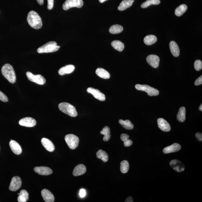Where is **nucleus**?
Returning a JSON list of instances; mask_svg holds the SVG:
<instances>
[{
	"label": "nucleus",
	"instance_id": "1",
	"mask_svg": "<svg viewBox=\"0 0 202 202\" xmlns=\"http://www.w3.org/2000/svg\"><path fill=\"white\" fill-rule=\"evenodd\" d=\"M27 21L30 26L34 29H39L42 26V19L36 12L31 11L28 13Z\"/></svg>",
	"mask_w": 202,
	"mask_h": 202
},
{
	"label": "nucleus",
	"instance_id": "2",
	"mask_svg": "<svg viewBox=\"0 0 202 202\" xmlns=\"http://www.w3.org/2000/svg\"><path fill=\"white\" fill-rule=\"evenodd\" d=\"M1 71L3 75L10 83L14 84L16 82V75L12 65L7 64L2 67Z\"/></svg>",
	"mask_w": 202,
	"mask_h": 202
},
{
	"label": "nucleus",
	"instance_id": "3",
	"mask_svg": "<svg viewBox=\"0 0 202 202\" xmlns=\"http://www.w3.org/2000/svg\"><path fill=\"white\" fill-rule=\"evenodd\" d=\"M60 48L55 41H50L37 49L39 53H49L57 51Z\"/></svg>",
	"mask_w": 202,
	"mask_h": 202
},
{
	"label": "nucleus",
	"instance_id": "4",
	"mask_svg": "<svg viewBox=\"0 0 202 202\" xmlns=\"http://www.w3.org/2000/svg\"><path fill=\"white\" fill-rule=\"evenodd\" d=\"M59 108L61 112L72 117H76L78 115L75 108L69 103L63 102L59 104Z\"/></svg>",
	"mask_w": 202,
	"mask_h": 202
},
{
	"label": "nucleus",
	"instance_id": "5",
	"mask_svg": "<svg viewBox=\"0 0 202 202\" xmlns=\"http://www.w3.org/2000/svg\"><path fill=\"white\" fill-rule=\"evenodd\" d=\"M135 88L138 90L146 92L150 96H157L159 94V91L158 89L147 85L137 84Z\"/></svg>",
	"mask_w": 202,
	"mask_h": 202
},
{
	"label": "nucleus",
	"instance_id": "6",
	"mask_svg": "<svg viewBox=\"0 0 202 202\" xmlns=\"http://www.w3.org/2000/svg\"><path fill=\"white\" fill-rule=\"evenodd\" d=\"M65 140L67 145L71 149H75L78 147L79 138L73 134H69L65 137Z\"/></svg>",
	"mask_w": 202,
	"mask_h": 202
},
{
	"label": "nucleus",
	"instance_id": "7",
	"mask_svg": "<svg viewBox=\"0 0 202 202\" xmlns=\"http://www.w3.org/2000/svg\"><path fill=\"white\" fill-rule=\"evenodd\" d=\"M84 5L82 0H66L63 3V8L64 10H67L73 7L80 8Z\"/></svg>",
	"mask_w": 202,
	"mask_h": 202
},
{
	"label": "nucleus",
	"instance_id": "8",
	"mask_svg": "<svg viewBox=\"0 0 202 202\" xmlns=\"http://www.w3.org/2000/svg\"><path fill=\"white\" fill-rule=\"evenodd\" d=\"M28 79L30 81L35 82L39 85H44L46 83V80L41 75H34L31 72H28L26 73Z\"/></svg>",
	"mask_w": 202,
	"mask_h": 202
},
{
	"label": "nucleus",
	"instance_id": "9",
	"mask_svg": "<svg viewBox=\"0 0 202 202\" xmlns=\"http://www.w3.org/2000/svg\"><path fill=\"white\" fill-rule=\"evenodd\" d=\"M22 181L19 177L15 176L12 178L10 183L9 189L12 191H16L22 186Z\"/></svg>",
	"mask_w": 202,
	"mask_h": 202
},
{
	"label": "nucleus",
	"instance_id": "10",
	"mask_svg": "<svg viewBox=\"0 0 202 202\" xmlns=\"http://www.w3.org/2000/svg\"><path fill=\"white\" fill-rule=\"evenodd\" d=\"M88 93L91 94L95 99L101 101H104L106 100L105 96L103 94L97 89L93 88H89L87 89Z\"/></svg>",
	"mask_w": 202,
	"mask_h": 202
},
{
	"label": "nucleus",
	"instance_id": "11",
	"mask_svg": "<svg viewBox=\"0 0 202 202\" xmlns=\"http://www.w3.org/2000/svg\"><path fill=\"white\" fill-rule=\"evenodd\" d=\"M19 123L22 126L31 127L35 126L36 122L34 119L31 117H26L20 120Z\"/></svg>",
	"mask_w": 202,
	"mask_h": 202
},
{
	"label": "nucleus",
	"instance_id": "12",
	"mask_svg": "<svg viewBox=\"0 0 202 202\" xmlns=\"http://www.w3.org/2000/svg\"><path fill=\"white\" fill-rule=\"evenodd\" d=\"M170 165L173 169L178 172L184 171L185 169V166L182 163L176 160L171 161L170 163Z\"/></svg>",
	"mask_w": 202,
	"mask_h": 202
},
{
	"label": "nucleus",
	"instance_id": "13",
	"mask_svg": "<svg viewBox=\"0 0 202 202\" xmlns=\"http://www.w3.org/2000/svg\"><path fill=\"white\" fill-rule=\"evenodd\" d=\"M147 63L153 68H156L159 66L160 62V58L155 55H150L147 56Z\"/></svg>",
	"mask_w": 202,
	"mask_h": 202
},
{
	"label": "nucleus",
	"instance_id": "14",
	"mask_svg": "<svg viewBox=\"0 0 202 202\" xmlns=\"http://www.w3.org/2000/svg\"><path fill=\"white\" fill-rule=\"evenodd\" d=\"M36 173L41 175L47 176L52 173V170L50 168L46 166H36L34 168Z\"/></svg>",
	"mask_w": 202,
	"mask_h": 202
},
{
	"label": "nucleus",
	"instance_id": "15",
	"mask_svg": "<svg viewBox=\"0 0 202 202\" xmlns=\"http://www.w3.org/2000/svg\"><path fill=\"white\" fill-rule=\"evenodd\" d=\"M158 126L161 130L165 132H168L171 130V127L169 123L165 119L160 118L157 120Z\"/></svg>",
	"mask_w": 202,
	"mask_h": 202
},
{
	"label": "nucleus",
	"instance_id": "16",
	"mask_svg": "<svg viewBox=\"0 0 202 202\" xmlns=\"http://www.w3.org/2000/svg\"><path fill=\"white\" fill-rule=\"evenodd\" d=\"M181 149V146L179 144L175 143L164 148L163 152L164 153L167 154V153L177 152L180 150Z\"/></svg>",
	"mask_w": 202,
	"mask_h": 202
},
{
	"label": "nucleus",
	"instance_id": "17",
	"mask_svg": "<svg viewBox=\"0 0 202 202\" xmlns=\"http://www.w3.org/2000/svg\"><path fill=\"white\" fill-rule=\"evenodd\" d=\"M9 146L13 152L17 155H20L22 153V149L19 144L15 140H11L9 142Z\"/></svg>",
	"mask_w": 202,
	"mask_h": 202
},
{
	"label": "nucleus",
	"instance_id": "18",
	"mask_svg": "<svg viewBox=\"0 0 202 202\" xmlns=\"http://www.w3.org/2000/svg\"><path fill=\"white\" fill-rule=\"evenodd\" d=\"M42 145L46 150L52 152L55 150V147L52 142L49 139L46 138H43L41 140Z\"/></svg>",
	"mask_w": 202,
	"mask_h": 202
},
{
	"label": "nucleus",
	"instance_id": "19",
	"mask_svg": "<svg viewBox=\"0 0 202 202\" xmlns=\"http://www.w3.org/2000/svg\"><path fill=\"white\" fill-rule=\"evenodd\" d=\"M41 195L44 201L46 202H53L54 197L52 193L46 189H44L41 191Z\"/></svg>",
	"mask_w": 202,
	"mask_h": 202
},
{
	"label": "nucleus",
	"instance_id": "20",
	"mask_svg": "<svg viewBox=\"0 0 202 202\" xmlns=\"http://www.w3.org/2000/svg\"><path fill=\"white\" fill-rule=\"evenodd\" d=\"M86 166L82 164L78 165L75 167L73 172V175L75 176H78L84 175L86 171Z\"/></svg>",
	"mask_w": 202,
	"mask_h": 202
},
{
	"label": "nucleus",
	"instance_id": "21",
	"mask_svg": "<svg viewBox=\"0 0 202 202\" xmlns=\"http://www.w3.org/2000/svg\"><path fill=\"white\" fill-rule=\"evenodd\" d=\"M170 48L171 53L174 56L178 57L180 55V49L178 46L175 41H172L169 44Z\"/></svg>",
	"mask_w": 202,
	"mask_h": 202
},
{
	"label": "nucleus",
	"instance_id": "22",
	"mask_svg": "<svg viewBox=\"0 0 202 202\" xmlns=\"http://www.w3.org/2000/svg\"><path fill=\"white\" fill-rule=\"evenodd\" d=\"M75 67L73 65H68L61 67L59 69V74L60 75L66 74H70L74 71Z\"/></svg>",
	"mask_w": 202,
	"mask_h": 202
},
{
	"label": "nucleus",
	"instance_id": "23",
	"mask_svg": "<svg viewBox=\"0 0 202 202\" xmlns=\"http://www.w3.org/2000/svg\"><path fill=\"white\" fill-rule=\"evenodd\" d=\"M134 2V0H123L120 4L118 9L121 11L125 10L132 6Z\"/></svg>",
	"mask_w": 202,
	"mask_h": 202
},
{
	"label": "nucleus",
	"instance_id": "24",
	"mask_svg": "<svg viewBox=\"0 0 202 202\" xmlns=\"http://www.w3.org/2000/svg\"><path fill=\"white\" fill-rule=\"evenodd\" d=\"M96 74L101 78L108 79L110 78V74L107 71L104 69L99 68L95 71Z\"/></svg>",
	"mask_w": 202,
	"mask_h": 202
},
{
	"label": "nucleus",
	"instance_id": "25",
	"mask_svg": "<svg viewBox=\"0 0 202 202\" xmlns=\"http://www.w3.org/2000/svg\"><path fill=\"white\" fill-rule=\"evenodd\" d=\"M177 119L180 122H183L186 119V108L184 107H181L179 108L177 116Z\"/></svg>",
	"mask_w": 202,
	"mask_h": 202
},
{
	"label": "nucleus",
	"instance_id": "26",
	"mask_svg": "<svg viewBox=\"0 0 202 202\" xmlns=\"http://www.w3.org/2000/svg\"><path fill=\"white\" fill-rule=\"evenodd\" d=\"M157 41L156 37L153 35L147 36L144 39V42L147 46H151V45L155 44Z\"/></svg>",
	"mask_w": 202,
	"mask_h": 202
},
{
	"label": "nucleus",
	"instance_id": "27",
	"mask_svg": "<svg viewBox=\"0 0 202 202\" xmlns=\"http://www.w3.org/2000/svg\"><path fill=\"white\" fill-rule=\"evenodd\" d=\"M188 9V7L185 4H182L176 8L175 13L176 16L178 17L181 16L186 12Z\"/></svg>",
	"mask_w": 202,
	"mask_h": 202
},
{
	"label": "nucleus",
	"instance_id": "28",
	"mask_svg": "<svg viewBox=\"0 0 202 202\" xmlns=\"http://www.w3.org/2000/svg\"><path fill=\"white\" fill-rule=\"evenodd\" d=\"M96 156L97 158L101 159L103 162H106L108 160V156L107 153L102 149L99 150L97 152Z\"/></svg>",
	"mask_w": 202,
	"mask_h": 202
},
{
	"label": "nucleus",
	"instance_id": "29",
	"mask_svg": "<svg viewBox=\"0 0 202 202\" xmlns=\"http://www.w3.org/2000/svg\"><path fill=\"white\" fill-rule=\"evenodd\" d=\"M100 133L103 135L104 137L103 138V140L104 141L107 142L110 139V129L109 127L106 126L103 128L102 131L100 132Z\"/></svg>",
	"mask_w": 202,
	"mask_h": 202
},
{
	"label": "nucleus",
	"instance_id": "30",
	"mask_svg": "<svg viewBox=\"0 0 202 202\" xmlns=\"http://www.w3.org/2000/svg\"><path fill=\"white\" fill-rule=\"evenodd\" d=\"M119 122L120 124L127 130H131L134 128V125L129 120L123 121L122 119H120Z\"/></svg>",
	"mask_w": 202,
	"mask_h": 202
},
{
	"label": "nucleus",
	"instance_id": "31",
	"mask_svg": "<svg viewBox=\"0 0 202 202\" xmlns=\"http://www.w3.org/2000/svg\"><path fill=\"white\" fill-rule=\"evenodd\" d=\"M112 47L119 51H123L124 48V45L119 41H114L111 43Z\"/></svg>",
	"mask_w": 202,
	"mask_h": 202
},
{
	"label": "nucleus",
	"instance_id": "32",
	"mask_svg": "<svg viewBox=\"0 0 202 202\" xmlns=\"http://www.w3.org/2000/svg\"><path fill=\"white\" fill-rule=\"evenodd\" d=\"M123 31V27L121 25L115 24L112 26L110 27L109 31L110 33L115 34L119 33Z\"/></svg>",
	"mask_w": 202,
	"mask_h": 202
},
{
	"label": "nucleus",
	"instance_id": "33",
	"mask_svg": "<svg viewBox=\"0 0 202 202\" xmlns=\"http://www.w3.org/2000/svg\"><path fill=\"white\" fill-rule=\"evenodd\" d=\"M160 2V0H147L142 4L141 7L143 8H147L151 5H158Z\"/></svg>",
	"mask_w": 202,
	"mask_h": 202
},
{
	"label": "nucleus",
	"instance_id": "34",
	"mask_svg": "<svg viewBox=\"0 0 202 202\" xmlns=\"http://www.w3.org/2000/svg\"><path fill=\"white\" fill-rule=\"evenodd\" d=\"M129 169V164L126 160L122 161L121 162L120 170L122 173H126Z\"/></svg>",
	"mask_w": 202,
	"mask_h": 202
},
{
	"label": "nucleus",
	"instance_id": "35",
	"mask_svg": "<svg viewBox=\"0 0 202 202\" xmlns=\"http://www.w3.org/2000/svg\"><path fill=\"white\" fill-rule=\"evenodd\" d=\"M194 68L196 71H200L202 69V62L201 60H196L194 63Z\"/></svg>",
	"mask_w": 202,
	"mask_h": 202
},
{
	"label": "nucleus",
	"instance_id": "36",
	"mask_svg": "<svg viewBox=\"0 0 202 202\" xmlns=\"http://www.w3.org/2000/svg\"><path fill=\"white\" fill-rule=\"evenodd\" d=\"M0 100L5 102H7L8 101V98L6 95L1 91H0Z\"/></svg>",
	"mask_w": 202,
	"mask_h": 202
},
{
	"label": "nucleus",
	"instance_id": "37",
	"mask_svg": "<svg viewBox=\"0 0 202 202\" xmlns=\"http://www.w3.org/2000/svg\"><path fill=\"white\" fill-rule=\"evenodd\" d=\"M19 195H21L25 198L27 200L29 199V194L25 190H22L20 192Z\"/></svg>",
	"mask_w": 202,
	"mask_h": 202
},
{
	"label": "nucleus",
	"instance_id": "38",
	"mask_svg": "<svg viewBox=\"0 0 202 202\" xmlns=\"http://www.w3.org/2000/svg\"><path fill=\"white\" fill-rule=\"evenodd\" d=\"M47 7L49 10H51L54 6V0H47Z\"/></svg>",
	"mask_w": 202,
	"mask_h": 202
},
{
	"label": "nucleus",
	"instance_id": "39",
	"mask_svg": "<svg viewBox=\"0 0 202 202\" xmlns=\"http://www.w3.org/2000/svg\"><path fill=\"white\" fill-rule=\"evenodd\" d=\"M202 84V76L201 75L196 79L195 81V85L198 86L201 85Z\"/></svg>",
	"mask_w": 202,
	"mask_h": 202
},
{
	"label": "nucleus",
	"instance_id": "40",
	"mask_svg": "<svg viewBox=\"0 0 202 202\" xmlns=\"http://www.w3.org/2000/svg\"><path fill=\"white\" fill-rule=\"evenodd\" d=\"M124 142V145L125 147H129L132 145V140L128 139L125 140Z\"/></svg>",
	"mask_w": 202,
	"mask_h": 202
},
{
	"label": "nucleus",
	"instance_id": "41",
	"mask_svg": "<svg viewBox=\"0 0 202 202\" xmlns=\"http://www.w3.org/2000/svg\"><path fill=\"white\" fill-rule=\"evenodd\" d=\"M129 136L128 135L123 133L121 134V139L123 142H124L125 140L129 139Z\"/></svg>",
	"mask_w": 202,
	"mask_h": 202
},
{
	"label": "nucleus",
	"instance_id": "42",
	"mask_svg": "<svg viewBox=\"0 0 202 202\" xmlns=\"http://www.w3.org/2000/svg\"><path fill=\"white\" fill-rule=\"evenodd\" d=\"M79 196L80 197L82 198H84L86 196V190L84 189H82L80 190L79 192Z\"/></svg>",
	"mask_w": 202,
	"mask_h": 202
},
{
	"label": "nucleus",
	"instance_id": "43",
	"mask_svg": "<svg viewBox=\"0 0 202 202\" xmlns=\"http://www.w3.org/2000/svg\"><path fill=\"white\" fill-rule=\"evenodd\" d=\"M17 200L18 202H26L27 201V200L25 198L20 195H19Z\"/></svg>",
	"mask_w": 202,
	"mask_h": 202
},
{
	"label": "nucleus",
	"instance_id": "44",
	"mask_svg": "<svg viewBox=\"0 0 202 202\" xmlns=\"http://www.w3.org/2000/svg\"><path fill=\"white\" fill-rule=\"evenodd\" d=\"M195 136L197 140L200 141H202V134L201 133L197 132L195 134Z\"/></svg>",
	"mask_w": 202,
	"mask_h": 202
},
{
	"label": "nucleus",
	"instance_id": "45",
	"mask_svg": "<svg viewBox=\"0 0 202 202\" xmlns=\"http://www.w3.org/2000/svg\"><path fill=\"white\" fill-rule=\"evenodd\" d=\"M125 202H133V198L132 196H129L128 198H127V199L125 201Z\"/></svg>",
	"mask_w": 202,
	"mask_h": 202
},
{
	"label": "nucleus",
	"instance_id": "46",
	"mask_svg": "<svg viewBox=\"0 0 202 202\" xmlns=\"http://www.w3.org/2000/svg\"><path fill=\"white\" fill-rule=\"evenodd\" d=\"M36 1L40 5H42L44 3V0H36Z\"/></svg>",
	"mask_w": 202,
	"mask_h": 202
},
{
	"label": "nucleus",
	"instance_id": "47",
	"mask_svg": "<svg viewBox=\"0 0 202 202\" xmlns=\"http://www.w3.org/2000/svg\"><path fill=\"white\" fill-rule=\"evenodd\" d=\"M106 1H107V0H99V2L101 3H103Z\"/></svg>",
	"mask_w": 202,
	"mask_h": 202
},
{
	"label": "nucleus",
	"instance_id": "48",
	"mask_svg": "<svg viewBox=\"0 0 202 202\" xmlns=\"http://www.w3.org/2000/svg\"><path fill=\"white\" fill-rule=\"evenodd\" d=\"M199 109L200 111H202V104H201V105L200 106V107L199 108Z\"/></svg>",
	"mask_w": 202,
	"mask_h": 202
}]
</instances>
